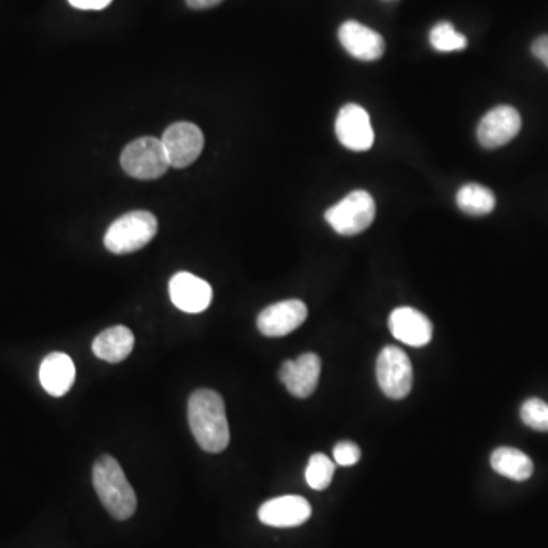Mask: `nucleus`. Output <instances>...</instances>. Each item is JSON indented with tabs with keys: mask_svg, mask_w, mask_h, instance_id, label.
Returning <instances> with one entry per match:
<instances>
[{
	"mask_svg": "<svg viewBox=\"0 0 548 548\" xmlns=\"http://www.w3.org/2000/svg\"><path fill=\"white\" fill-rule=\"evenodd\" d=\"M169 297L183 313H203L211 305L212 287L195 274L180 271L169 281Z\"/></svg>",
	"mask_w": 548,
	"mask_h": 548,
	"instance_id": "obj_10",
	"label": "nucleus"
},
{
	"mask_svg": "<svg viewBox=\"0 0 548 548\" xmlns=\"http://www.w3.org/2000/svg\"><path fill=\"white\" fill-rule=\"evenodd\" d=\"M335 133L343 147L358 153L370 150L375 141L369 113L357 104L341 107L335 121Z\"/></svg>",
	"mask_w": 548,
	"mask_h": 548,
	"instance_id": "obj_8",
	"label": "nucleus"
},
{
	"mask_svg": "<svg viewBox=\"0 0 548 548\" xmlns=\"http://www.w3.org/2000/svg\"><path fill=\"white\" fill-rule=\"evenodd\" d=\"M334 459L340 466H354L361 459V450L354 442L345 440L335 445Z\"/></svg>",
	"mask_w": 548,
	"mask_h": 548,
	"instance_id": "obj_23",
	"label": "nucleus"
},
{
	"mask_svg": "<svg viewBox=\"0 0 548 548\" xmlns=\"http://www.w3.org/2000/svg\"><path fill=\"white\" fill-rule=\"evenodd\" d=\"M160 141L165 148L169 165L179 169L192 165L200 157L204 147L203 133L191 122L169 125Z\"/></svg>",
	"mask_w": 548,
	"mask_h": 548,
	"instance_id": "obj_7",
	"label": "nucleus"
},
{
	"mask_svg": "<svg viewBox=\"0 0 548 548\" xmlns=\"http://www.w3.org/2000/svg\"><path fill=\"white\" fill-rule=\"evenodd\" d=\"M456 200L460 211L474 215V217L491 214L495 209V203H497L494 192L486 186L478 185V183H468L460 188Z\"/></svg>",
	"mask_w": 548,
	"mask_h": 548,
	"instance_id": "obj_19",
	"label": "nucleus"
},
{
	"mask_svg": "<svg viewBox=\"0 0 548 548\" xmlns=\"http://www.w3.org/2000/svg\"><path fill=\"white\" fill-rule=\"evenodd\" d=\"M308 317L302 300L290 299L267 306L258 316V329L265 337H284L296 331Z\"/></svg>",
	"mask_w": 548,
	"mask_h": 548,
	"instance_id": "obj_12",
	"label": "nucleus"
},
{
	"mask_svg": "<svg viewBox=\"0 0 548 548\" xmlns=\"http://www.w3.org/2000/svg\"><path fill=\"white\" fill-rule=\"evenodd\" d=\"M113 0H69V4L77 10L101 11L109 7Z\"/></svg>",
	"mask_w": 548,
	"mask_h": 548,
	"instance_id": "obj_24",
	"label": "nucleus"
},
{
	"mask_svg": "<svg viewBox=\"0 0 548 548\" xmlns=\"http://www.w3.org/2000/svg\"><path fill=\"white\" fill-rule=\"evenodd\" d=\"M159 223L148 211H133L113 221L104 235V246L113 255H127L144 249L156 236Z\"/></svg>",
	"mask_w": 548,
	"mask_h": 548,
	"instance_id": "obj_3",
	"label": "nucleus"
},
{
	"mask_svg": "<svg viewBox=\"0 0 548 548\" xmlns=\"http://www.w3.org/2000/svg\"><path fill=\"white\" fill-rule=\"evenodd\" d=\"M521 419L536 431H548V404L542 399H527L521 407Z\"/></svg>",
	"mask_w": 548,
	"mask_h": 548,
	"instance_id": "obj_22",
	"label": "nucleus"
},
{
	"mask_svg": "<svg viewBox=\"0 0 548 548\" xmlns=\"http://www.w3.org/2000/svg\"><path fill=\"white\" fill-rule=\"evenodd\" d=\"M134 335L127 326H112L93 340L92 351L99 360L118 364L131 354Z\"/></svg>",
	"mask_w": 548,
	"mask_h": 548,
	"instance_id": "obj_17",
	"label": "nucleus"
},
{
	"mask_svg": "<svg viewBox=\"0 0 548 548\" xmlns=\"http://www.w3.org/2000/svg\"><path fill=\"white\" fill-rule=\"evenodd\" d=\"M338 39L348 54L357 60L375 61L383 57L384 51H386L383 37L355 20H349L340 26Z\"/></svg>",
	"mask_w": 548,
	"mask_h": 548,
	"instance_id": "obj_15",
	"label": "nucleus"
},
{
	"mask_svg": "<svg viewBox=\"0 0 548 548\" xmlns=\"http://www.w3.org/2000/svg\"><path fill=\"white\" fill-rule=\"evenodd\" d=\"M93 488L102 506L115 520L133 517L137 509L136 492L128 483L124 469L112 456H101L93 465Z\"/></svg>",
	"mask_w": 548,
	"mask_h": 548,
	"instance_id": "obj_2",
	"label": "nucleus"
},
{
	"mask_svg": "<svg viewBox=\"0 0 548 548\" xmlns=\"http://www.w3.org/2000/svg\"><path fill=\"white\" fill-rule=\"evenodd\" d=\"M188 421L201 450L218 454L229 447V422L220 393L211 389L195 390L188 402Z\"/></svg>",
	"mask_w": 548,
	"mask_h": 548,
	"instance_id": "obj_1",
	"label": "nucleus"
},
{
	"mask_svg": "<svg viewBox=\"0 0 548 548\" xmlns=\"http://www.w3.org/2000/svg\"><path fill=\"white\" fill-rule=\"evenodd\" d=\"M223 0H186L189 8L192 10H208V8L217 7Z\"/></svg>",
	"mask_w": 548,
	"mask_h": 548,
	"instance_id": "obj_26",
	"label": "nucleus"
},
{
	"mask_svg": "<svg viewBox=\"0 0 548 548\" xmlns=\"http://www.w3.org/2000/svg\"><path fill=\"white\" fill-rule=\"evenodd\" d=\"M376 378L384 395L390 399H404L413 386V367L402 349L387 346L376 360Z\"/></svg>",
	"mask_w": 548,
	"mask_h": 548,
	"instance_id": "obj_6",
	"label": "nucleus"
},
{
	"mask_svg": "<svg viewBox=\"0 0 548 548\" xmlns=\"http://www.w3.org/2000/svg\"><path fill=\"white\" fill-rule=\"evenodd\" d=\"M311 504L299 495H285L265 501L259 507L258 517L262 524L279 529L297 527L310 520Z\"/></svg>",
	"mask_w": 548,
	"mask_h": 548,
	"instance_id": "obj_13",
	"label": "nucleus"
},
{
	"mask_svg": "<svg viewBox=\"0 0 548 548\" xmlns=\"http://www.w3.org/2000/svg\"><path fill=\"white\" fill-rule=\"evenodd\" d=\"M375 200L366 191H354L338 201L325 214L329 226L343 236L364 232L375 220Z\"/></svg>",
	"mask_w": 548,
	"mask_h": 548,
	"instance_id": "obj_5",
	"label": "nucleus"
},
{
	"mask_svg": "<svg viewBox=\"0 0 548 548\" xmlns=\"http://www.w3.org/2000/svg\"><path fill=\"white\" fill-rule=\"evenodd\" d=\"M322 361L319 355L306 352L296 360L284 361L279 370V380L287 387L288 392L296 398H308L313 395L319 384Z\"/></svg>",
	"mask_w": 548,
	"mask_h": 548,
	"instance_id": "obj_9",
	"label": "nucleus"
},
{
	"mask_svg": "<svg viewBox=\"0 0 548 548\" xmlns=\"http://www.w3.org/2000/svg\"><path fill=\"white\" fill-rule=\"evenodd\" d=\"M40 383L55 398L66 395L75 383V364L63 352H52L40 366Z\"/></svg>",
	"mask_w": 548,
	"mask_h": 548,
	"instance_id": "obj_16",
	"label": "nucleus"
},
{
	"mask_svg": "<svg viewBox=\"0 0 548 548\" xmlns=\"http://www.w3.org/2000/svg\"><path fill=\"white\" fill-rule=\"evenodd\" d=\"M121 165L128 176L137 180H156L168 171L169 160L162 141L156 137H141L125 147Z\"/></svg>",
	"mask_w": 548,
	"mask_h": 548,
	"instance_id": "obj_4",
	"label": "nucleus"
},
{
	"mask_svg": "<svg viewBox=\"0 0 548 548\" xmlns=\"http://www.w3.org/2000/svg\"><path fill=\"white\" fill-rule=\"evenodd\" d=\"M521 130V116L517 109L500 106L483 116L478 124V142L485 148H500L509 144Z\"/></svg>",
	"mask_w": 548,
	"mask_h": 548,
	"instance_id": "obj_11",
	"label": "nucleus"
},
{
	"mask_svg": "<svg viewBox=\"0 0 548 548\" xmlns=\"http://www.w3.org/2000/svg\"><path fill=\"white\" fill-rule=\"evenodd\" d=\"M491 466L495 472L513 482H526L533 474L532 459L517 448H497L492 453Z\"/></svg>",
	"mask_w": 548,
	"mask_h": 548,
	"instance_id": "obj_18",
	"label": "nucleus"
},
{
	"mask_svg": "<svg viewBox=\"0 0 548 548\" xmlns=\"http://www.w3.org/2000/svg\"><path fill=\"white\" fill-rule=\"evenodd\" d=\"M334 472L335 463L328 456L322 453L313 454L306 466V483L314 491H325L331 485Z\"/></svg>",
	"mask_w": 548,
	"mask_h": 548,
	"instance_id": "obj_20",
	"label": "nucleus"
},
{
	"mask_svg": "<svg viewBox=\"0 0 548 548\" xmlns=\"http://www.w3.org/2000/svg\"><path fill=\"white\" fill-rule=\"evenodd\" d=\"M532 52L541 63L548 67V36H541L532 45Z\"/></svg>",
	"mask_w": 548,
	"mask_h": 548,
	"instance_id": "obj_25",
	"label": "nucleus"
},
{
	"mask_svg": "<svg viewBox=\"0 0 548 548\" xmlns=\"http://www.w3.org/2000/svg\"><path fill=\"white\" fill-rule=\"evenodd\" d=\"M389 326L396 340L413 346V348L427 346L433 337V325H431L430 319L421 311L410 308V306L396 308L390 314Z\"/></svg>",
	"mask_w": 548,
	"mask_h": 548,
	"instance_id": "obj_14",
	"label": "nucleus"
},
{
	"mask_svg": "<svg viewBox=\"0 0 548 548\" xmlns=\"http://www.w3.org/2000/svg\"><path fill=\"white\" fill-rule=\"evenodd\" d=\"M430 43L436 51L456 52L462 51L468 45V40L463 34L456 31L450 22L437 23L430 32Z\"/></svg>",
	"mask_w": 548,
	"mask_h": 548,
	"instance_id": "obj_21",
	"label": "nucleus"
}]
</instances>
